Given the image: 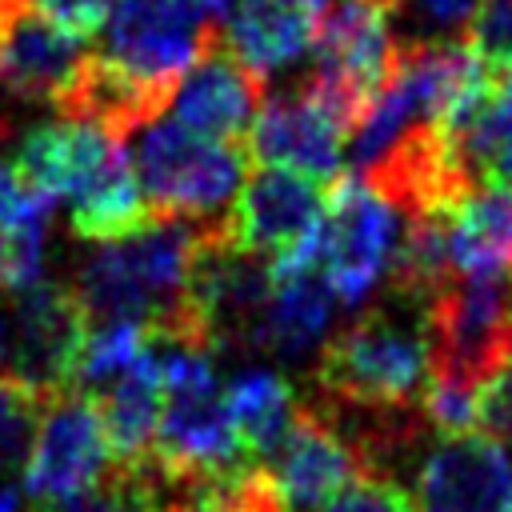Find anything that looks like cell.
Here are the masks:
<instances>
[{"mask_svg": "<svg viewBox=\"0 0 512 512\" xmlns=\"http://www.w3.org/2000/svg\"><path fill=\"white\" fill-rule=\"evenodd\" d=\"M8 164L52 204L68 200L72 232L88 244L120 240L152 220L120 136L92 120L60 116L28 128Z\"/></svg>", "mask_w": 512, "mask_h": 512, "instance_id": "6da1fadb", "label": "cell"}, {"mask_svg": "<svg viewBox=\"0 0 512 512\" xmlns=\"http://www.w3.org/2000/svg\"><path fill=\"white\" fill-rule=\"evenodd\" d=\"M20 472H24V492L36 504L80 496L112 472V448L92 392L72 388L44 404Z\"/></svg>", "mask_w": 512, "mask_h": 512, "instance_id": "30bf717a", "label": "cell"}, {"mask_svg": "<svg viewBox=\"0 0 512 512\" xmlns=\"http://www.w3.org/2000/svg\"><path fill=\"white\" fill-rule=\"evenodd\" d=\"M484 176H492L496 184H504L512 192V92L508 88H500V116H496V136H492V148L484 160Z\"/></svg>", "mask_w": 512, "mask_h": 512, "instance_id": "f1b7e54d", "label": "cell"}, {"mask_svg": "<svg viewBox=\"0 0 512 512\" xmlns=\"http://www.w3.org/2000/svg\"><path fill=\"white\" fill-rule=\"evenodd\" d=\"M428 380L480 392L512 360V296L504 280L452 276L424 300Z\"/></svg>", "mask_w": 512, "mask_h": 512, "instance_id": "5b68a950", "label": "cell"}, {"mask_svg": "<svg viewBox=\"0 0 512 512\" xmlns=\"http://www.w3.org/2000/svg\"><path fill=\"white\" fill-rule=\"evenodd\" d=\"M472 32L464 36L488 64H500L512 56V0H484L476 20L468 24Z\"/></svg>", "mask_w": 512, "mask_h": 512, "instance_id": "484cf974", "label": "cell"}, {"mask_svg": "<svg viewBox=\"0 0 512 512\" xmlns=\"http://www.w3.org/2000/svg\"><path fill=\"white\" fill-rule=\"evenodd\" d=\"M328 0H240L220 32L224 48L260 80L296 64L320 32Z\"/></svg>", "mask_w": 512, "mask_h": 512, "instance_id": "e0dca14e", "label": "cell"}, {"mask_svg": "<svg viewBox=\"0 0 512 512\" xmlns=\"http://www.w3.org/2000/svg\"><path fill=\"white\" fill-rule=\"evenodd\" d=\"M148 512H164V508H148Z\"/></svg>", "mask_w": 512, "mask_h": 512, "instance_id": "836d02e7", "label": "cell"}, {"mask_svg": "<svg viewBox=\"0 0 512 512\" xmlns=\"http://www.w3.org/2000/svg\"><path fill=\"white\" fill-rule=\"evenodd\" d=\"M172 120L212 140H244L264 104V80L240 64L216 36L172 92Z\"/></svg>", "mask_w": 512, "mask_h": 512, "instance_id": "2e32d148", "label": "cell"}, {"mask_svg": "<svg viewBox=\"0 0 512 512\" xmlns=\"http://www.w3.org/2000/svg\"><path fill=\"white\" fill-rule=\"evenodd\" d=\"M88 336V312L76 300L72 284H28L12 308V340L4 356H12V376L32 384L40 396H60L76 388V364Z\"/></svg>", "mask_w": 512, "mask_h": 512, "instance_id": "8fae6325", "label": "cell"}, {"mask_svg": "<svg viewBox=\"0 0 512 512\" xmlns=\"http://www.w3.org/2000/svg\"><path fill=\"white\" fill-rule=\"evenodd\" d=\"M136 184L152 216L220 220L244 184L248 152L240 140H212L176 120H148L128 152Z\"/></svg>", "mask_w": 512, "mask_h": 512, "instance_id": "277c9868", "label": "cell"}, {"mask_svg": "<svg viewBox=\"0 0 512 512\" xmlns=\"http://www.w3.org/2000/svg\"><path fill=\"white\" fill-rule=\"evenodd\" d=\"M96 408L108 432V448H112V464H136L148 456L156 424H160V408H164V384H160V364L148 348L108 384H100L96 392Z\"/></svg>", "mask_w": 512, "mask_h": 512, "instance_id": "ffe728a7", "label": "cell"}, {"mask_svg": "<svg viewBox=\"0 0 512 512\" xmlns=\"http://www.w3.org/2000/svg\"><path fill=\"white\" fill-rule=\"evenodd\" d=\"M512 464L500 440L484 432L440 436L416 468V512H500Z\"/></svg>", "mask_w": 512, "mask_h": 512, "instance_id": "5bb4252c", "label": "cell"}, {"mask_svg": "<svg viewBox=\"0 0 512 512\" xmlns=\"http://www.w3.org/2000/svg\"><path fill=\"white\" fill-rule=\"evenodd\" d=\"M320 400L340 408H420L428 384L424 300L392 292L380 308L336 332L316 364Z\"/></svg>", "mask_w": 512, "mask_h": 512, "instance_id": "3957f363", "label": "cell"}, {"mask_svg": "<svg viewBox=\"0 0 512 512\" xmlns=\"http://www.w3.org/2000/svg\"><path fill=\"white\" fill-rule=\"evenodd\" d=\"M500 512H512V484H508V496H504V504H500Z\"/></svg>", "mask_w": 512, "mask_h": 512, "instance_id": "1f68e13d", "label": "cell"}, {"mask_svg": "<svg viewBox=\"0 0 512 512\" xmlns=\"http://www.w3.org/2000/svg\"><path fill=\"white\" fill-rule=\"evenodd\" d=\"M272 456V480L284 512H320L348 480L368 472L360 448L320 412V404H296L292 424Z\"/></svg>", "mask_w": 512, "mask_h": 512, "instance_id": "7c38bea8", "label": "cell"}, {"mask_svg": "<svg viewBox=\"0 0 512 512\" xmlns=\"http://www.w3.org/2000/svg\"><path fill=\"white\" fill-rule=\"evenodd\" d=\"M456 276L504 280L512 272V192L492 176L476 180L452 208L436 212Z\"/></svg>", "mask_w": 512, "mask_h": 512, "instance_id": "ac0fdd59", "label": "cell"}, {"mask_svg": "<svg viewBox=\"0 0 512 512\" xmlns=\"http://www.w3.org/2000/svg\"><path fill=\"white\" fill-rule=\"evenodd\" d=\"M52 200L0 164V288L20 292L40 280Z\"/></svg>", "mask_w": 512, "mask_h": 512, "instance_id": "44dd1931", "label": "cell"}, {"mask_svg": "<svg viewBox=\"0 0 512 512\" xmlns=\"http://www.w3.org/2000/svg\"><path fill=\"white\" fill-rule=\"evenodd\" d=\"M0 512H16V488H0Z\"/></svg>", "mask_w": 512, "mask_h": 512, "instance_id": "4dcf8cb0", "label": "cell"}, {"mask_svg": "<svg viewBox=\"0 0 512 512\" xmlns=\"http://www.w3.org/2000/svg\"><path fill=\"white\" fill-rule=\"evenodd\" d=\"M476 424L484 436L508 444L512 440V360L492 372L476 392Z\"/></svg>", "mask_w": 512, "mask_h": 512, "instance_id": "4316f807", "label": "cell"}, {"mask_svg": "<svg viewBox=\"0 0 512 512\" xmlns=\"http://www.w3.org/2000/svg\"><path fill=\"white\" fill-rule=\"evenodd\" d=\"M400 248L396 208L356 172L336 176L324 196V220L316 232V264L332 284L340 304H360L376 284L388 280V268Z\"/></svg>", "mask_w": 512, "mask_h": 512, "instance_id": "ba28073f", "label": "cell"}, {"mask_svg": "<svg viewBox=\"0 0 512 512\" xmlns=\"http://www.w3.org/2000/svg\"><path fill=\"white\" fill-rule=\"evenodd\" d=\"M4 344H8V336H4V324H0V360H4Z\"/></svg>", "mask_w": 512, "mask_h": 512, "instance_id": "d6a6232c", "label": "cell"}, {"mask_svg": "<svg viewBox=\"0 0 512 512\" xmlns=\"http://www.w3.org/2000/svg\"><path fill=\"white\" fill-rule=\"evenodd\" d=\"M44 404L48 396H40L32 384L12 372H0V476L24 468Z\"/></svg>", "mask_w": 512, "mask_h": 512, "instance_id": "603a6c76", "label": "cell"}, {"mask_svg": "<svg viewBox=\"0 0 512 512\" xmlns=\"http://www.w3.org/2000/svg\"><path fill=\"white\" fill-rule=\"evenodd\" d=\"M36 512H144V500H140L136 484L112 468L96 488L56 500V504H36Z\"/></svg>", "mask_w": 512, "mask_h": 512, "instance_id": "d4e9b609", "label": "cell"}, {"mask_svg": "<svg viewBox=\"0 0 512 512\" xmlns=\"http://www.w3.org/2000/svg\"><path fill=\"white\" fill-rule=\"evenodd\" d=\"M344 140H348V128L304 84L300 92H284L260 104L248 128V156H256L260 164L292 168L320 184H332L340 176Z\"/></svg>", "mask_w": 512, "mask_h": 512, "instance_id": "4fadbf2b", "label": "cell"}, {"mask_svg": "<svg viewBox=\"0 0 512 512\" xmlns=\"http://www.w3.org/2000/svg\"><path fill=\"white\" fill-rule=\"evenodd\" d=\"M224 404H228V416H232L244 456H272L292 424V412H296L292 384L268 368L240 372L224 388Z\"/></svg>", "mask_w": 512, "mask_h": 512, "instance_id": "7402d4cb", "label": "cell"}, {"mask_svg": "<svg viewBox=\"0 0 512 512\" xmlns=\"http://www.w3.org/2000/svg\"><path fill=\"white\" fill-rule=\"evenodd\" d=\"M272 288L256 324V352H276L284 360L308 356L316 348L336 316V292L324 280L320 264H296V268H272Z\"/></svg>", "mask_w": 512, "mask_h": 512, "instance_id": "d6986e66", "label": "cell"}, {"mask_svg": "<svg viewBox=\"0 0 512 512\" xmlns=\"http://www.w3.org/2000/svg\"><path fill=\"white\" fill-rule=\"evenodd\" d=\"M200 236V220L152 216L144 228L100 244L80 264V276L72 284L76 300L88 312V324L140 320L152 332H172L184 312V288Z\"/></svg>", "mask_w": 512, "mask_h": 512, "instance_id": "7a4b0ae2", "label": "cell"}, {"mask_svg": "<svg viewBox=\"0 0 512 512\" xmlns=\"http://www.w3.org/2000/svg\"><path fill=\"white\" fill-rule=\"evenodd\" d=\"M324 184L264 164L232 196L228 212L216 220L220 236L252 256H264L272 268L316 264V232L324 220Z\"/></svg>", "mask_w": 512, "mask_h": 512, "instance_id": "52a82bcc", "label": "cell"}, {"mask_svg": "<svg viewBox=\"0 0 512 512\" xmlns=\"http://www.w3.org/2000/svg\"><path fill=\"white\" fill-rule=\"evenodd\" d=\"M320 512H416V500L392 472L368 468L348 480Z\"/></svg>", "mask_w": 512, "mask_h": 512, "instance_id": "cb8c5ba5", "label": "cell"}, {"mask_svg": "<svg viewBox=\"0 0 512 512\" xmlns=\"http://www.w3.org/2000/svg\"><path fill=\"white\" fill-rule=\"evenodd\" d=\"M192 4H196V8H200L208 20H212V24H216V20H220V16L232 8V0H192Z\"/></svg>", "mask_w": 512, "mask_h": 512, "instance_id": "f546056e", "label": "cell"}, {"mask_svg": "<svg viewBox=\"0 0 512 512\" xmlns=\"http://www.w3.org/2000/svg\"><path fill=\"white\" fill-rule=\"evenodd\" d=\"M96 56L172 100L180 76L220 36L192 0H112Z\"/></svg>", "mask_w": 512, "mask_h": 512, "instance_id": "8992f818", "label": "cell"}, {"mask_svg": "<svg viewBox=\"0 0 512 512\" xmlns=\"http://www.w3.org/2000/svg\"><path fill=\"white\" fill-rule=\"evenodd\" d=\"M28 8H36L44 20H52L56 28H64L68 36H96L108 20L112 0H24Z\"/></svg>", "mask_w": 512, "mask_h": 512, "instance_id": "83f0119b", "label": "cell"}, {"mask_svg": "<svg viewBox=\"0 0 512 512\" xmlns=\"http://www.w3.org/2000/svg\"><path fill=\"white\" fill-rule=\"evenodd\" d=\"M88 48L24 0H0V84L20 100L60 104L80 76Z\"/></svg>", "mask_w": 512, "mask_h": 512, "instance_id": "9a60e30c", "label": "cell"}, {"mask_svg": "<svg viewBox=\"0 0 512 512\" xmlns=\"http://www.w3.org/2000/svg\"><path fill=\"white\" fill-rule=\"evenodd\" d=\"M396 60V36L388 12L376 0L328 4L316 32V72L308 88L328 104V112L348 128L364 120L380 88L388 84Z\"/></svg>", "mask_w": 512, "mask_h": 512, "instance_id": "9c48e42d", "label": "cell"}]
</instances>
